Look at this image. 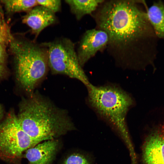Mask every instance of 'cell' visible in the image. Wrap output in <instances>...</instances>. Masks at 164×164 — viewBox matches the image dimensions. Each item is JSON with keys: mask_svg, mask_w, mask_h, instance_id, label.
Returning <instances> with one entry per match:
<instances>
[{"mask_svg": "<svg viewBox=\"0 0 164 164\" xmlns=\"http://www.w3.org/2000/svg\"><path fill=\"white\" fill-rule=\"evenodd\" d=\"M61 147L58 139L47 140L27 149L23 157L28 164H52Z\"/></svg>", "mask_w": 164, "mask_h": 164, "instance_id": "cell-9", "label": "cell"}, {"mask_svg": "<svg viewBox=\"0 0 164 164\" xmlns=\"http://www.w3.org/2000/svg\"><path fill=\"white\" fill-rule=\"evenodd\" d=\"M22 22L29 27L36 39L47 27L58 23L55 13L39 5L34 7L23 17Z\"/></svg>", "mask_w": 164, "mask_h": 164, "instance_id": "cell-10", "label": "cell"}, {"mask_svg": "<svg viewBox=\"0 0 164 164\" xmlns=\"http://www.w3.org/2000/svg\"><path fill=\"white\" fill-rule=\"evenodd\" d=\"M12 36L7 25L3 22H0V44L9 43Z\"/></svg>", "mask_w": 164, "mask_h": 164, "instance_id": "cell-16", "label": "cell"}, {"mask_svg": "<svg viewBox=\"0 0 164 164\" xmlns=\"http://www.w3.org/2000/svg\"><path fill=\"white\" fill-rule=\"evenodd\" d=\"M1 22V21H0V22Z\"/></svg>", "mask_w": 164, "mask_h": 164, "instance_id": "cell-19", "label": "cell"}, {"mask_svg": "<svg viewBox=\"0 0 164 164\" xmlns=\"http://www.w3.org/2000/svg\"><path fill=\"white\" fill-rule=\"evenodd\" d=\"M5 45L0 44V78L5 75L6 70L5 65L6 53Z\"/></svg>", "mask_w": 164, "mask_h": 164, "instance_id": "cell-17", "label": "cell"}, {"mask_svg": "<svg viewBox=\"0 0 164 164\" xmlns=\"http://www.w3.org/2000/svg\"><path fill=\"white\" fill-rule=\"evenodd\" d=\"M140 2L104 1L94 16L97 29L108 35V52L124 68L154 66L158 38Z\"/></svg>", "mask_w": 164, "mask_h": 164, "instance_id": "cell-1", "label": "cell"}, {"mask_svg": "<svg viewBox=\"0 0 164 164\" xmlns=\"http://www.w3.org/2000/svg\"><path fill=\"white\" fill-rule=\"evenodd\" d=\"M138 164H164V122L155 126L145 137Z\"/></svg>", "mask_w": 164, "mask_h": 164, "instance_id": "cell-7", "label": "cell"}, {"mask_svg": "<svg viewBox=\"0 0 164 164\" xmlns=\"http://www.w3.org/2000/svg\"><path fill=\"white\" fill-rule=\"evenodd\" d=\"M108 37L104 31L98 29H89L83 34L76 50L78 60L83 67L99 51L107 47Z\"/></svg>", "mask_w": 164, "mask_h": 164, "instance_id": "cell-8", "label": "cell"}, {"mask_svg": "<svg viewBox=\"0 0 164 164\" xmlns=\"http://www.w3.org/2000/svg\"><path fill=\"white\" fill-rule=\"evenodd\" d=\"M38 5L43 6L56 13L60 11L61 2L60 0H37Z\"/></svg>", "mask_w": 164, "mask_h": 164, "instance_id": "cell-15", "label": "cell"}, {"mask_svg": "<svg viewBox=\"0 0 164 164\" xmlns=\"http://www.w3.org/2000/svg\"><path fill=\"white\" fill-rule=\"evenodd\" d=\"M104 1L101 0H65L71 12L77 20L85 15L91 14Z\"/></svg>", "mask_w": 164, "mask_h": 164, "instance_id": "cell-12", "label": "cell"}, {"mask_svg": "<svg viewBox=\"0 0 164 164\" xmlns=\"http://www.w3.org/2000/svg\"><path fill=\"white\" fill-rule=\"evenodd\" d=\"M9 43L14 57L18 81L31 95L49 69L47 48L43 43L17 40L12 37Z\"/></svg>", "mask_w": 164, "mask_h": 164, "instance_id": "cell-4", "label": "cell"}, {"mask_svg": "<svg viewBox=\"0 0 164 164\" xmlns=\"http://www.w3.org/2000/svg\"><path fill=\"white\" fill-rule=\"evenodd\" d=\"M17 116L22 130L39 143L57 138L76 129L65 110L36 91L22 101Z\"/></svg>", "mask_w": 164, "mask_h": 164, "instance_id": "cell-2", "label": "cell"}, {"mask_svg": "<svg viewBox=\"0 0 164 164\" xmlns=\"http://www.w3.org/2000/svg\"><path fill=\"white\" fill-rule=\"evenodd\" d=\"M39 143L22 130L13 112L0 122V160L21 164L25 151Z\"/></svg>", "mask_w": 164, "mask_h": 164, "instance_id": "cell-6", "label": "cell"}, {"mask_svg": "<svg viewBox=\"0 0 164 164\" xmlns=\"http://www.w3.org/2000/svg\"><path fill=\"white\" fill-rule=\"evenodd\" d=\"M2 2L7 11L10 12H28L38 5L36 0H6Z\"/></svg>", "mask_w": 164, "mask_h": 164, "instance_id": "cell-14", "label": "cell"}, {"mask_svg": "<svg viewBox=\"0 0 164 164\" xmlns=\"http://www.w3.org/2000/svg\"><path fill=\"white\" fill-rule=\"evenodd\" d=\"M3 110L2 106L0 104V120L3 117Z\"/></svg>", "mask_w": 164, "mask_h": 164, "instance_id": "cell-18", "label": "cell"}, {"mask_svg": "<svg viewBox=\"0 0 164 164\" xmlns=\"http://www.w3.org/2000/svg\"><path fill=\"white\" fill-rule=\"evenodd\" d=\"M146 13L157 38L164 41V1L154 2L146 10Z\"/></svg>", "mask_w": 164, "mask_h": 164, "instance_id": "cell-11", "label": "cell"}, {"mask_svg": "<svg viewBox=\"0 0 164 164\" xmlns=\"http://www.w3.org/2000/svg\"><path fill=\"white\" fill-rule=\"evenodd\" d=\"M43 43L47 48L49 67L53 74L66 75L86 86L90 83L80 63L75 44L71 39L62 37Z\"/></svg>", "mask_w": 164, "mask_h": 164, "instance_id": "cell-5", "label": "cell"}, {"mask_svg": "<svg viewBox=\"0 0 164 164\" xmlns=\"http://www.w3.org/2000/svg\"><path fill=\"white\" fill-rule=\"evenodd\" d=\"M94 158L89 153L73 151L64 156L59 164H95Z\"/></svg>", "mask_w": 164, "mask_h": 164, "instance_id": "cell-13", "label": "cell"}, {"mask_svg": "<svg viewBox=\"0 0 164 164\" xmlns=\"http://www.w3.org/2000/svg\"><path fill=\"white\" fill-rule=\"evenodd\" d=\"M86 86L90 106L121 139L130 158H135L137 155L126 120L128 112L134 104L132 98L116 85L96 86L90 83Z\"/></svg>", "mask_w": 164, "mask_h": 164, "instance_id": "cell-3", "label": "cell"}]
</instances>
